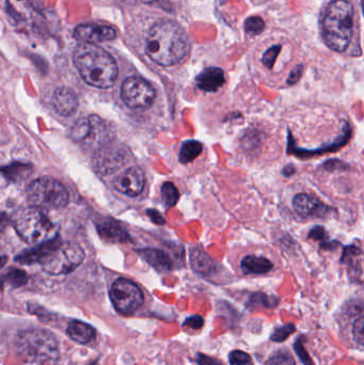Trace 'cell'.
I'll use <instances>...</instances> for the list:
<instances>
[{
	"instance_id": "6da1fadb",
	"label": "cell",
	"mask_w": 364,
	"mask_h": 365,
	"mask_svg": "<svg viewBox=\"0 0 364 365\" xmlns=\"http://www.w3.org/2000/svg\"><path fill=\"white\" fill-rule=\"evenodd\" d=\"M189 49V38L175 23H158L147 34V55L160 66L176 64L187 55Z\"/></svg>"
},
{
	"instance_id": "7a4b0ae2",
	"label": "cell",
	"mask_w": 364,
	"mask_h": 365,
	"mask_svg": "<svg viewBox=\"0 0 364 365\" xmlns=\"http://www.w3.org/2000/svg\"><path fill=\"white\" fill-rule=\"evenodd\" d=\"M74 63L88 85L107 89L118 77V66L112 57L92 43H82L74 51Z\"/></svg>"
},
{
	"instance_id": "3957f363",
	"label": "cell",
	"mask_w": 364,
	"mask_h": 365,
	"mask_svg": "<svg viewBox=\"0 0 364 365\" xmlns=\"http://www.w3.org/2000/svg\"><path fill=\"white\" fill-rule=\"evenodd\" d=\"M354 8L348 0H332L321 18V36L332 51L343 53L350 47L354 32Z\"/></svg>"
},
{
	"instance_id": "277c9868",
	"label": "cell",
	"mask_w": 364,
	"mask_h": 365,
	"mask_svg": "<svg viewBox=\"0 0 364 365\" xmlns=\"http://www.w3.org/2000/svg\"><path fill=\"white\" fill-rule=\"evenodd\" d=\"M15 349L19 357L29 364H51L59 358L58 342L45 330L21 332L15 340Z\"/></svg>"
},
{
	"instance_id": "5b68a950",
	"label": "cell",
	"mask_w": 364,
	"mask_h": 365,
	"mask_svg": "<svg viewBox=\"0 0 364 365\" xmlns=\"http://www.w3.org/2000/svg\"><path fill=\"white\" fill-rule=\"evenodd\" d=\"M13 225L17 234L29 244H41L57 237L53 223L38 208L19 212L13 219Z\"/></svg>"
},
{
	"instance_id": "8992f818",
	"label": "cell",
	"mask_w": 364,
	"mask_h": 365,
	"mask_svg": "<svg viewBox=\"0 0 364 365\" xmlns=\"http://www.w3.org/2000/svg\"><path fill=\"white\" fill-rule=\"evenodd\" d=\"M27 196L36 207L59 210L68 205L70 197L60 181L51 177H40L27 188Z\"/></svg>"
},
{
	"instance_id": "52a82bcc",
	"label": "cell",
	"mask_w": 364,
	"mask_h": 365,
	"mask_svg": "<svg viewBox=\"0 0 364 365\" xmlns=\"http://www.w3.org/2000/svg\"><path fill=\"white\" fill-rule=\"evenodd\" d=\"M85 259V253L77 244L62 242L61 240L41 262L45 273L53 276L66 275L77 268Z\"/></svg>"
},
{
	"instance_id": "ba28073f",
	"label": "cell",
	"mask_w": 364,
	"mask_h": 365,
	"mask_svg": "<svg viewBox=\"0 0 364 365\" xmlns=\"http://www.w3.org/2000/svg\"><path fill=\"white\" fill-rule=\"evenodd\" d=\"M340 323L346 343L354 349L364 351L363 301H352L346 305Z\"/></svg>"
},
{
	"instance_id": "9c48e42d",
	"label": "cell",
	"mask_w": 364,
	"mask_h": 365,
	"mask_svg": "<svg viewBox=\"0 0 364 365\" xmlns=\"http://www.w3.org/2000/svg\"><path fill=\"white\" fill-rule=\"evenodd\" d=\"M111 301L121 314L132 315L143 305V294L135 283L128 279L114 281L110 290Z\"/></svg>"
},
{
	"instance_id": "30bf717a",
	"label": "cell",
	"mask_w": 364,
	"mask_h": 365,
	"mask_svg": "<svg viewBox=\"0 0 364 365\" xmlns=\"http://www.w3.org/2000/svg\"><path fill=\"white\" fill-rule=\"evenodd\" d=\"M121 97L126 106L134 110H143L152 105L155 91L147 80L137 76L124 80Z\"/></svg>"
},
{
	"instance_id": "8fae6325",
	"label": "cell",
	"mask_w": 364,
	"mask_h": 365,
	"mask_svg": "<svg viewBox=\"0 0 364 365\" xmlns=\"http://www.w3.org/2000/svg\"><path fill=\"white\" fill-rule=\"evenodd\" d=\"M275 254L271 251H254L241 261V273L246 276H266L276 269Z\"/></svg>"
},
{
	"instance_id": "7c38bea8",
	"label": "cell",
	"mask_w": 364,
	"mask_h": 365,
	"mask_svg": "<svg viewBox=\"0 0 364 365\" xmlns=\"http://www.w3.org/2000/svg\"><path fill=\"white\" fill-rule=\"evenodd\" d=\"M293 206L298 215L309 219H327L335 213V210L326 205L316 197L304 192L295 196Z\"/></svg>"
},
{
	"instance_id": "4fadbf2b",
	"label": "cell",
	"mask_w": 364,
	"mask_h": 365,
	"mask_svg": "<svg viewBox=\"0 0 364 365\" xmlns=\"http://www.w3.org/2000/svg\"><path fill=\"white\" fill-rule=\"evenodd\" d=\"M145 173L138 167H132L126 170L114 183L117 190L128 197H137L141 194L145 188Z\"/></svg>"
},
{
	"instance_id": "5bb4252c",
	"label": "cell",
	"mask_w": 364,
	"mask_h": 365,
	"mask_svg": "<svg viewBox=\"0 0 364 365\" xmlns=\"http://www.w3.org/2000/svg\"><path fill=\"white\" fill-rule=\"evenodd\" d=\"M289 44L282 39H270L265 42L260 53V66L267 72H273L277 63L281 61L283 56H287Z\"/></svg>"
},
{
	"instance_id": "9a60e30c",
	"label": "cell",
	"mask_w": 364,
	"mask_h": 365,
	"mask_svg": "<svg viewBox=\"0 0 364 365\" xmlns=\"http://www.w3.org/2000/svg\"><path fill=\"white\" fill-rule=\"evenodd\" d=\"M74 36L80 41L95 43L116 39L117 32L114 28L104 25L84 24L76 28Z\"/></svg>"
},
{
	"instance_id": "2e32d148",
	"label": "cell",
	"mask_w": 364,
	"mask_h": 365,
	"mask_svg": "<svg viewBox=\"0 0 364 365\" xmlns=\"http://www.w3.org/2000/svg\"><path fill=\"white\" fill-rule=\"evenodd\" d=\"M53 108L61 116H72L77 109V97L72 90L68 88H60L56 90L53 97Z\"/></svg>"
},
{
	"instance_id": "e0dca14e",
	"label": "cell",
	"mask_w": 364,
	"mask_h": 365,
	"mask_svg": "<svg viewBox=\"0 0 364 365\" xmlns=\"http://www.w3.org/2000/svg\"><path fill=\"white\" fill-rule=\"evenodd\" d=\"M225 83V72L219 68H206L197 77V85L205 92H216Z\"/></svg>"
},
{
	"instance_id": "ac0fdd59",
	"label": "cell",
	"mask_w": 364,
	"mask_h": 365,
	"mask_svg": "<svg viewBox=\"0 0 364 365\" xmlns=\"http://www.w3.org/2000/svg\"><path fill=\"white\" fill-rule=\"evenodd\" d=\"M59 237H55L53 240L49 242H44V244H39L38 247L34 249L25 250L22 253L19 254L15 257V261L17 263L23 264V265H32L34 263H40L43 261L44 257L47 255L49 251L55 247L56 244L59 242Z\"/></svg>"
},
{
	"instance_id": "d6986e66",
	"label": "cell",
	"mask_w": 364,
	"mask_h": 365,
	"mask_svg": "<svg viewBox=\"0 0 364 365\" xmlns=\"http://www.w3.org/2000/svg\"><path fill=\"white\" fill-rule=\"evenodd\" d=\"M66 331L73 341L80 344L89 343L95 338V330L93 329V327L80 320H72L69 324Z\"/></svg>"
},
{
	"instance_id": "ffe728a7",
	"label": "cell",
	"mask_w": 364,
	"mask_h": 365,
	"mask_svg": "<svg viewBox=\"0 0 364 365\" xmlns=\"http://www.w3.org/2000/svg\"><path fill=\"white\" fill-rule=\"evenodd\" d=\"M140 254L145 261L160 270H169L171 268V261L165 252L156 249L140 250Z\"/></svg>"
},
{
	"instance_id": "44dd1931",
	"label": "cell",
	"mask_w": 364,
	"mask_h": 365,
	"mask_svg": "<svg viewBox=\"0 0 364 365\" xmlns=\"http://www.w3.org/2000/svg\"><path fill=\"white\" fill-rule=\"evenodd\" d=\"M99 231L105 240L111 242H124L128 240V234L124 231L123 227L114 225L112 221H107L99 225Z\"/></svg>"
},
{
	"instance_id": "7402d4cb",
	"label": "cell",
	"mask_w": 364,
	"mask_h": 365,
	"mask_svg": "<svg viewBox=\"0 0 364 365\" xmlns=\"http://www.w3.org/2000/svg\"><path fill=\"white\" fill-rule=\"evenodd\" d=\"M202 143L199 142V141H186L182 145L181 152H180V162L182 164H189V162H193L202 153Z\"/></svg>"
},
{
	"instance_id": "603a6c76",
	"label": "cell",
	"mask_w": 364,
	"mask_h": 365,
	"mask_svg": "<svg viewBox=\"0 0 364 365\" xmlns=\"http://www.w3.org/2000/svg\"><path fill=\"white\" fill-rule=\"evenodd\" d=\"M191 265L197 273L202 275H208L212 267V261L206 254L201 252L200 250H193L191 252Z\"/></svg>"
},
{
	"instance_id": "cb8c5ba5",
	"label": "cell",
	"mask_w": 364,
	"mask_h": 365,
	"mask_svg": "<svg viewBox=\"0 0 364 365\" xmlns=\"http://www.w3.org/2000/svg\"><path fill=\"white\" fill-rule=\"evenodd\" d=\"M122 164V158L119 152H108L101 153V158L99 160V167L101 168V171L109 172L114 171V170L118 169L121 167Z\"/></svg>"
},
{
	"instance_id": "d4e9b609",
	"label": "cell",
	"mask_w": 364,
	"mask_h": 365,
	"mask_svg": "<svg viewBox=\"0 0 364 365\" xmlns=\"http://www.w3.org/2000/svg\"><path fill=\"white\" fill-rule=\"evenodd\" d=\"M162 198L167 208L173 207L179 201V190L170 181H166L162 187Z\"/></svg>"
},
{
	"instance_id": "484cf974",
	"label": "cell",
	"mask_w": 364,
	"mask_h": 365,
	"mask_svg": "<svg viewBox=\"0 0 364 365\" xmlns=\"http://www.w3.org/2000/svg\"><path fill=\"white\" fill-rule=\"evenodd\" d=\"M90 129H91L90 118H80V121L76 122L75 125L73 126L71 134L76 141H85L86 142L89 137Z\"/></svg>"
},
{
	"instance_id": "4316f807",
	"label": "cell",
	"mask_w": 364,
	"mask_h": 365,
	"mask_svg": "<svg viewBox=\"0 0 364 365\" xmlns=\"http://www.w3.org/2000/svg\"><path fill=\"white\" fill-rule=\"evenodd\" d=\"M265 29V22L260 16H250L245 22V32L250 36H258Z\"/></svg>"
},
{
	"instance_id": "83f0119b",
	"label": "cell",
	"mask_w": 364,
	"mask_h": 365,
	"mask_svg": "<svg viewBox=\"0 0 364 365\" xmlns=\"http://www.w3.org/2000/svg\"><path fill=\"white\" fill-rule=\"evenodd\" d=\"M295 330H296V327L293 324H287L284 326L279 327L271 334L270 340L274 342H284L285 340L289 339V336L294 333Z\"/></svg>"
},
{
	"instance_id": "f1b7e54d",
	"label": "cell",
	"mask_w": 364,
	"mask_h": 365,
	"mask_svg": "<svg viewBox=\"0 0 364 365\" xmlns=\"http://www.w3.org/2000/svg\"><path fill=\"white\" fill-rule=\"evenodd\" d=\"M230 363L231 365H254L250 355L241 351H234L230 353Z\"/></svg>"
},
{
	"instance_id": "f546056e",
	"label": "cell",
	"mask_w": 364,
	"mask_h": 365,
	"mask_svg": "<svg viewBox=\"0 0 364 365\" xmlns=\"http://www.w3.org/2000/svg\"><path fill=\"white\" fill-rule=\"evenodd\" d=\"M5 280L15 288L22 286L27 282V275L22 270H12L8 273Z\"/></svg>"
},
{
	"instance_id": "4dcf8cb0",
	"label": "cell",
	"mask_w": 364,
	"mask_h": 365,
	"mask_svg": "<svg viewBox=\"0 0 364 365\" xmlns=\"http://www.w3.org/2000/svg\"><path fill=\"white\" fill-rule=\"evenodd\" d=\"M269 365H296L294 359L287 353H278L270 359Z\"/></svg>"
},
{
	"instance_id": "1f68e13d",
	"label": "cell",
	"mask_w": 364,
	"mask_h": 365,
	"mask_svg": "<svg viewBox=\"0 0 364 365\" xmlns=\"http://www.w3.org/2000/svg\"><path fill=\"white\" fill-rule=\"evenodd\" d=\"M294 349L297 355H298V357H300V360L304 362V365H313L311 358H310L309 355L306 353V349H304V345H302V339L297 341V343L294 345Z\"/></svg>"
},
{
	"instance_id": "d6a6232c",
	"label": "cell",
	"mask_w": 364,
	"mask_h": 365,
	"mask_svg": "<svg viewBox=\"0 0 364 365\" xmlns=\"http://www.w3.org/2000/svg\"><path fill=\"white\" fill-rule=\"evenodd\" d=\"M302 73H304V66L298 64L295 66L294 70L289 73V78H287V85H295L298 80L302 78Z\"/></svg>"
},
{
	"instance_id": "836d02e7",
	"label": "cell",
	"mask_w": 364,
	"mask_h": 365,
	"mask_svg": "<svg viewBox=\"0 0 364 365\" xmlns=\"http://www.w3.org/2000/svg\"><path fill=\"white\" fill-rule=\"evenodd\" d=\"M204 324V319L199 315H193V316L189 317L186 319L185 326L191 327L193 329H200L201 327Z\"/></svg>"
},
{
	"instance_id": "e575fe53",
	"label": "cell",
	"mask_w": 364,
	"mask_h": 365,
	"mask_svg": "<svg viewBox=\"0 0 364 365\" xmlns=\"http://www.w3.org/2000/svg\"><path fill=\"white\" fill-rule=\"evenodd\" d=\"M197 361L199 365H222V363L217 359L210 358L208 355H202V353H199Z\"/></svg>"
},
{
	"instance_id": "d590c367",
	"label": "cell",
	"mask_w": 364,
	"mask_h": 365,
	"mask_svg": "<svg viewBox=\"0 0 364 365\" xmlns=\"http://www.w3.org/2000/svg\"><path fill=\"white\" fill-rule=\"evenodd\" d=\"M147 215L150 216L151 219H152V221H154V223H156V225H164V218H162V216L160 215L158 212L155 211V210H150V211H147Z\"/></svg>"
},
{
	"instance_id": "8d00e7d4",
	"label": "cell",
	"mask_w": 364,
	"mask_h": 365,
	"mask_svg": "<svg viewBox=\"0 0 364 365\" xmlns=\"http://www.w3.org/2000/svg\"><path fill=\"white\" fill-rule=\"evenodd\" d=\"M362 8H363V13H364V0H362Z\"/></svg>"
}]
</instances>
